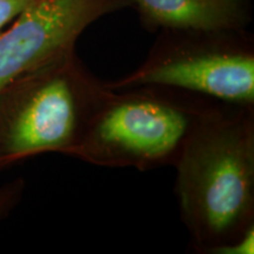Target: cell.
I'll return each mask as SVG.
<instances>
[{
	"mask_svg": "<svg viewBox=\"0 0 254 254\" xmlns=\"http://www.w3.org/2000/svg\"><path fill=\"white\" fill-rule=\"evenodd\" d=\"M190 246L218 254L254 227V106L217 101L174 165Z\"/></svg>",
	"mask_w": 254,
	"mask_h": 254,
	"instance_id": "cell-1",
	"label": "cell"
},
{
	"mask_svg": "<svg viewBox=\"0 0 254 254\" xmlns=\"http://www.w3.org/2000/svg\"><path fill=\"white\" fill-rule=\"evenodd\" d=\"M112 90L72 50L0 91V166L47 152L74 157Z\"/></svg>",
	"mask_w": 254,
	"mask_h": 254,
	"instance_id": "cell-2",
	"label": "cell"
},
{
	"mask_svg": "<svg viewBox=\"0 0 254 254\" xmlns=\"http://www.w3.org/2000/svg\"><path fill=\"white\" fill-rule=\"evenodd\" d=\"M217 101L157 85L112 91L73 158L141 172L174 166Z\"/></svg>",
	"mask_w": 254,
	"mask_h": 254,
	"instance_id": "cell-3",
	"label": "cell"
},
{
	"mask_svg": "<svg viewBox=\"0 0 254 254\" xmlns=\"http://www.w3.org/2000/svg\"><path fill=\"white\" fill-rule=\"evenodd\" d=\"M112 91L157 85L254 106V46L244 30L165 31L139 67L106 82Z\"/></svg>",
	"mask_w": 254,
	"mask_h": 254,
	"instance_id": "cell-4",
	"label": "cell"
},
{
	"mask_svg": "<svg viewBox=\"0 0 254 254\" xmlns=\"http://www.w3.org/2000/svg\"><path fill=\"white\" fill-rule=\"evenodd\" d=\"M131 0H33L0 33V91L74 50L86 28Z\"/></svg>",
	"mask_w": 254,
	"mask_h": 254,
	"instance_id": "cell-5",
	"label": "cell"
},
{
	"mask_svg": "<svg viewBox=\"0 0 254 254\" xmlns=\"http://www.w3.org/2000/svg\"><path fill=\"white\" fill-rule=\"evenodd\" d=\"M147 28L164 31H238L251 21L247 0H131Z\"/></svg>",
	"mask_w": 254,
	"mask_h": 254,
	"instance_id": "cell-6",
	"label": "cell"
},
{
	"mask_svg": "<svg viewBox=\"0 0 254 254\" xmlns=\"http://www.w3.org/2000/svg\"><path fill=\"white\" fill-rule=\"evenodd\" d=\"M33 0H0V30L13 21Z\"/></svg>",
	"mask_w": 254,
	"mask_h": 254,
	"instance_id": "cell-7",
	"label": "cell"
},
{
	"mask_svg": "<svg viewBox=\"0 0 254 254\" xmlns=\"http://www.w3.org/2000/svg\"><path fill=\"white\" fill-rule=\"evenodd\" d=\"M254 253V227L247 231L239 240L222 249L218 254H253Z\"/></svg>",
	"mask_w": 254,
	"mask_h": 254,
	"instance_id": "cell-8",
	"label": "cell"
},
{
	"mask_svg": "<svg viewBox=\"0 0 254 254\" xmlns=\"http://www.w3.org/2000/svg\"><path fill=\"white\" fill-rule=\"evenodd\" d=\"M15 190H4L0 192V214H2L7 207L13 202Z\"/></svg>",
	"mask_w": 254,
	"mask_h": 254,
	"instance_id": "cell-9",
	"label": "cell"
}]
</instances>
